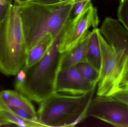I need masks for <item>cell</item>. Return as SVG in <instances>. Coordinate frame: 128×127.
<instances>
[{"label": "cell", "instance_id": "6da1fadb", "mask_svg": "<svg viewBox=\"0 0 128 127\" xmlns=\"http://www.w3.org/2000/svg\"><path fill=\"white\" fill-rule=\"evenodd\" d=\"M18 6L28 53L48 35L55 39L64 31L70 21L73 3L44 4L31 0Z\"/></svg>", "mask_w": 128, "mask_h": 127}, {"label": "cell", "instance_id": "7a4b0ae2", "mask_svg": "<svg viewBox=\"0 0 128 127\" xmlns=\"http://www.w3.org/2000/svg\"><path fill=\"white\" fill-rule=\"evenodd\" d=\"M64 30L54 39L41 59L29 68L23 66L16 75V91L30 100L40 103L55 93L62 56L59 45Z\"/></svg>", "mask_w": 128, "mask_h": 127}, {"label": "cell", "instance_id": "3957f363", "mask_svg": "<svg viewBox=\"0 0 128 127\" xmlns=\"http://www.w3.org/2000/svg\"><path fill=\"white\" fill-rule=\"evenodd\" d=\"M27 55L18 6L12 4L0 24V72L16 75L24 66Z\"/></svg>", "mask_w": 128, "mask_h": 127}, {"label": "cell", "instance_id": "277c9868", "mask_svg": "<svg viewBox=\"0 0 128 127\" xmlns=\"http://www.w3.org/2000/svg\"><path fill=\"white\" fill-rule=\"evenodd\" d=\"M95 91L79 95L55 92L40 103L37 113L39 121L44 127L75 126L86 118Z\"/></svg>", "mask_w": 128, "mask_h": 127}, {"label": "cell", "instance_id": "5b68a950", "mask_svg": "<svg viewBox=\"0 0 128 127\" xmlns=\"http://www.w3.org/2000/svg\"><path fill=\"white\" fill-rule=\"evenodd\" d=\"M101 53L96 95L112 96L128 91V56L124 49L110 45L98 34Z\"/></svg>", "mask_w": 128, "mask_h": 127}, {"label": "cell", "instance_id": "8992f818", "mask_svg": "<svg viewBox=\"0 0 128 127\" xmlns=\"http://www.w3.org/2000/svg\"><path fill=\"white\" fill-rule=\"evenodd\" d=\"M100 119L114 127H128V106L112 96L96 95L92 99L86 117Z\"/></svg>", "mask_w": 128, "mask_h": 127}, {"label": "cell", "instance_id": "52a82bcc", "mask_svg": "<svg viewBox=\"0 0 128 127\" xmlns=\"http://www.w3.org/2000/svg\"><path fill=\"white\" fill-rule=\"evenodd\" d=\"M99 23L96 7L92 3L74 21L66 27L59 45V51L64 53L70 50L88 35L90 28H97Z\"/></svg>", "mask_w": 128, "mask_h": 127}, {"label": "cell", "instance_id": "ba28073f", "mask_svg": "<svg viewBox=\"0 0 128 127\" xmlns=\"http://www.w3.org/2000/svg\"><path fill=\"white\" fill-rule=\"evenodd\" d=\"M97 86V84L86 80L74 66L58 72L55 92L72 95H81L96 89Z\"/></svg>", "mask_w": 128, "mask_h": 127}, {"label": "cell", "instance_id": "9c48e42d", "mask_svg": "<svg viewBox=\"0 0 128 127\" xmlns=\"http://www.w3.org/2000/svg\"><path fill=\"white\" fill-rule=\"evenodd\" d=\"M99 30L110 45L124 49L128 56V31L118 19L107 17Z\"/></svg>", "mask_w": 128, "mask_h": 127}, {"label": "cell", "instance_id": "30bf717a", "mask_svg": "<svg viewBox=\"0 0 128 127\" xmlns=\"http://www.w3.org/2000/svg\"><path fill=\"white\" fill-rule=\"evenodd\" d=\"M0 103L10 107L22 109L32 115L38 117L37 113L30 100L16 90H5L0 92Z\"/></svg>", "mask_w": 128, "mask_h": 127}, {"label": "cell", "instance_id": "8fae6325", "mask_svg": "<svg viewBox=\"0 0 128 127\" xmlns=\"http://www.w3.org/2000/svg\"><path fill=\"white\" fill-rule=\"evenodd\" d=\"M90 31L86 37L76 46L68 52L62 53L59 71L86 62V55Z\"/></svg>", "mask_w": 128, "mask_h": 127}, {"label": "cell", "instance_id": "7c38bea8", "mask_svg": "<svg viewBox=\"0 0 128 127\" xmlns=\"http://www.w3.org/2000/svg\"><path fill=\"white\" fill-rule=\"evenodd\" d=\"M99 29L94 28L90 31L86 55V62L100 72L101 53L98 34Z\"/></svg>", "mask_w": 128, "mask_h": 127}, {"label": "cell", "instance_id": "4fadbf2b", "mask_svg": "<svg viewBox=\"0 0 128 127\" xmlns=\"http://www.w3.org/2000/svg\"><path fill=\"white\" fill-rule=\"evenodd\" d=\"M54 39L50 35L44 38L28 52L24 66L29 68L38 62L45 55Z\"/></svg>", "mask_w": 128, "mask_h": 127}, {"label": "cell", "instance_id": "5bb4252c", "mask_svg": "<svg viewBox=\"0 0 128 127\" xmlns=\"http://www.w3.org/2000/svg\"><path fill=\"white\" fill-rule=\"evenodd\" d=\"M2 110L0 115L6 121L11 124L22 127H44L39 121L28 120L19 117L12 112L9 107L0 103Z\"/></svg>", "mask_w": 128, "mask_h": 127}, {"label": "cell", "instance_id": "9a60e30c", "mask_svg": "<svg viewBox=\"0 0 128 127\" xmlns=\"http://www.w3.org/2000/svg\"><path fill=\"white\" fill-rule=\"evenodd\" d=\"M80 74L86 80L93 84H98L100 72L87 62H82L75 65Z\"/></svg>", "mask_w": 128, "mask_h": 127}, {"label": "cell", "instance_id": "2e32d148", "mask_svg": "<svg viewBox=\"0 0 128 127\" xmlns=\"http://www.w3.org/2000/svg\"><path fill=\"white\" fill-rule=\"evenodd\" d=\"M117 14L118 20L128 31V0H120Z\"/></svg>", "mask_w": 128, "mask_h": 127}, {"label": "cell", "instance_id": "e0dca14e", "mask_svg": "<svg viewBox=\"0 0 128 127\" xmlns=\"http://www.w3.org/2000/svg\"><path fill=\"white\" fill-rule=\"evenodd\" d=\"M91 1H80L73 4V9L70 16V21L76 19L88 7Z\"/></svg>", "mask_w": 128, "mask_h": 127}, {"label": "cell", "instance_id": "ac0fdd59", "mask_svg": "<svg viewBox=\"0 0 128 127\" xmlns=\"http://www.w3.org/2000/svg\"><path fill=\"white\" fill-rule=\"evenodd\" d=\"M12 4V0H0V24L5 18Z\"/></svg>", "mask_w": 128, "mask_h": 127}, {"label": "cell", "instance_id": "d6986e66", "mask_svg": "<svg viewBox=\"0 0 128 127\" xmlns=\"http://www.w3.org/2000/svg\"><path fill=\"white\" fill-rule=\"evenodd\" d=\"M112 97L124 103L128 106V91L119 92L114 95Z\"/></svg>", "mask_w": 128, "mask_h": 127}, {"label": "cell", "instance_id": "ffe728a7", "mask_svg": "<svg viewBox=\"0 0 128 127\" xmlns=\"http://www.w3.org/2000/svg\"><path fill=\"white\" fill-rule=\"evenodd\" d=\"M44 4H52L60 2V0H32Z\"/></svg>", "mask_w": 128, "mask_h": 127}, {"label": "cell", "instance_id": "44dd1931", "mask_svg": "<svg viewBox=\"0 0 128 127\" xmlns=\"http://www.w3.org/2000/svg\"><path fill=\"white\" fill-rule=\"evenodd\" d=\"M10 123L8 122L7 121L4 120L0 115V127L4 126V125H9L10 124Z\"/></svg>", "mask_w": 128, "mask_h": 127}, {"label": "cell", "instance_id": "7402d4cb", "mask_svg": "<svg viewBox=\"0 0 128 127\" xmlns=\"http://www.w3.org/2000/svg\"><path fill=\"white\" fill-rule=\"evenodd\" d=\"M16 2V3L18 5H22L31 0H14Z\"/></svg>", "mask_w": 128, "mask_h": 127}, {"label": "cell", "instance_id": "603a6c76", "mask_svg": "<svg viewBox=\"0 0 128 127\" xmlns=\"http://www.w3.org/2000/svg\"><path fill=\"white\" fill-rule=\"evenodd\" d=\"M60 1H70L72 0H60Z\"/></svg>", "mask_w": 128, "mask_h": 127}, {"label": "cell", "instance_id": "cb8c5ba5", "mask_svg": "<svg viewBox=\"0 0 128 127\" xmlns=\"http://www.w3.org/2000/svg\"><path fill=\"white\" fill-rule=\"evenodd\" d=\"M2 108L1 106L0 105V111H2Z\"/></svg>", "mask_w": 128, "mask_h": 127}, {"label": "cell", "instance_id": "d4e9b609", "mask_svg": "<svg viewBox=\"0 0 128 127\" xmlns=\"http://www.w3.org/2000/svg\"></svg>", "mask_w": 128, "mask_h": 127}]
</instances>
